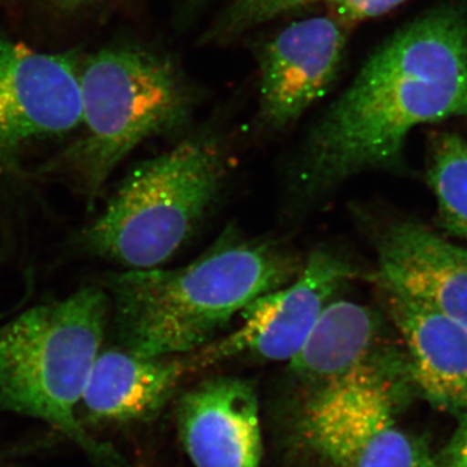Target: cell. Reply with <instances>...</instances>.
I'll list each match as a JSON object with an SVG mask.
<instances>
[{
	"instance_id": "5b68a950",
	"label": "cell",
	"mask_w": 467,
	"mask_h": 467,
	"mask_svg": "<svg viewBox=\"0 0 467 467\" xmlns=\"http://www.w3.org/2000/svg\"><path fill=\"white\" fill-rule=\"evenodd\" d=\"M227 171L216 138L196 134L181 140L128 174L103 214L82 234V247L130 269L162 265L214 207Z\"/></svg>"
},
{
	"instance_id": "8992f818",
	"label": "cell",
	"mask_w": 467,
	"mask_h": 467,
	"mask_svg": "<svg viewBox=\"0 0 467 467\" xmlns=\"http://www.w3.org/2000/svg\"><path fill=\"white\" fill-rule=\"evenodd\" d=\"M395 364L376 352L313 387L301 417L310 450L327 467H439L429 450L395 417Z\"/></svg>"
},
{
	"instance_id": "7c38bea8",
	"label": "cell",
	"mask_w": 467,
	"mask_h": 467,
	"mask_svg": "<svg viewBox=\"0 0 467 467\" xmlns=\"http://www.w3.org/2000/svg\"><path fill=\"white\" fill-rule=\"evenodd\" d=\"M407 344L409 373L427 400L467 411V328L441 310L402 292L383 290Z\"/></svg>"
},
{
	"instance_id": "9c48e42d",
	"label": "cell",
	"mask_w": 467,
	"mask_h": 467,
	"mask_svg": "<svg viewBox=\"0 0 467 467\" xmlns=\"http://www.w3.org/2000/svg\"><path fill=\"white\" fill-rule=\"evenodd\" d=\"M347 48L346 26L333 16L304 18L259 50L260 119L282 130L333 88Z\"/></svg>"
},
{
	"instance_id": "52a82bcc",
	"label": "cell",
	"mask_w": 467,
	"mask_h": 467,
	"mask_svg": "<svg viewBox=\"0 0 467 467\" xmlns=\"http://www.w3.org/2000/svg\"><path fill=\"white\" fill-rule=\"evenodd\" d=\"M355 275L352 264L333 251L313 252L294 281L244 306L236 330L190 355V371L238 358L290 362L326 306Z\"/></svg>"
},
{
	"instance_id": "2e32d148",
	"label": "cell",
	"mask_w": 467,
	"mask_h": 467,
	"mask_svg": "<svg viewBox=\"0 0 467 467\" xmlns=\"http://www.w3.org/2000/svg\"><path fill=\"white\" fill-rule=\"evenodd\" d=\"M316 2L318 0H232L209 26L202 42H232L254 27Z\"/></svg>"
},
{
	"instance_id": "7a4b0ae2",
	"label": "cell",
	"mask_w": 467,
	"mask_h": 467,
	"mask_svg": "<svg viewBox=\"0 0 467 467\" xmlns=\"http://www.w3.org/2000/svg\"><path fill=\"white\" fill-rule=\"evenodd\" d=\"M303 265L281 243L227 229L187 265L109 275L117 337L122 348L149 358L196 352L252 300L294 281Z\"/></svg>"
},
{
	"instance_id": "ac0fdd59",
	"label": "cell",
	"mask_w": 467,
	"mask_h": 467,
	"mask_svg": "<svg viewBox=\"0 0 467 467\" xmlns=\"http://www.w3.org/2000/svg\"><path fill=\"white\" fill-rule=\"evenodd\" d=\"M441 467H467V411L445 450Z\"/></svg>"
},
{
	"instance_id": "d6986e66",
	"label": "cell",
	"mask_w": 467,
	"mask_h": 467,
	"mask_svg": "<svg viewBox=\"0 0 467 467\" xmlns=\"http://www.w3.org/2000/svg\"><path fill=\"white\" fill-rule=\"evenodd\" d=\"M52 2L57 3V5L63 8L75 9L95 5V3L101 2V0H52Z\"/></svg>"
},
{
	"instance_id": "ffe728a7",
	"label": "cell",
	"mask_w": 467,
	"mask_h": 467,
	"mask_svg": "<svg viewBox=\"0 0 467 467\" xmlns=\"http://www.w3.org/2000/svg\"><path fill=\"white\" fill-rule=\"evenodd\" d=\"M186 5H201V3L205 2V0H183Z\"/></svg>"
},
{
	"instance_id": "9a60e30c",
	"label": "cell",
	"mask_w": 467,
	"mask_h": 467,
	"mask_svg": "<svg viewBox=\"0 0 467 467\" xmlns=\"http://www.w3.org/2000/svg\"><path fill=\"white\" fill-rule=\"evenodd\" d=\"M427 180L441 226L467 241V140L459 134H439L432 144Z\"/></svg>"
},
{
	"instance_id": "277c9868",
	"label": "cell",
	"mask_w": 467,
	"mask_h": 467,
	"mask_svg": "<svg viewBox=\"0 0 467 467\" xmlns=\"http://www.w3.org/2000/svg\"><path fill=\"white\" fill-rule=\"evenodd\" d=\"M85 137L64 156V167L95 202L119 162L159 135L180 133L196 94L168 55L142 46L117 45L79 67Z\"/></svg>"
},
{
	"instance_id": "44dd1931",
	"label": "cell",
	"mask_w": 467,
	"mask_h": 467,
	"mask_svg": "<svg viewBox=\"0 0 467 467\" xmlns=\"http://www.w3.org/2000/svg\"><path fill=\"white\" fill-rule=\"evenodd\" d=\"M0 319H2V315H0Z\"/></svg>"
},
{
	"instance_id": "e0dca14e",
	"label": "cell",
	"mask_w": 467,
	"mask_h": 467,
	"mask_svg": "<svg viewBox=\"0 0 467 467\" xmlns=\"http://www.w3.org/2000/svg\"><path fill=\"white\" fill-rule=\"evenodd\" d=\"M327 5L330 16L348 26L361 23L368 18L378 17L387 14L391 9L399 7L407 0H322Z\"/></svg>"
},
{
	"instance_id": "6da1fadb",
	"label": "cell",
	"mask_w": 467,
	"mask_h": 467,
	"mask_svg": "<svg viewBox=\"0 0 467 467\" xmlns=\"http://www.w3.org/2000/svg\"><path fill=\"white\" fill-rule=\"evenodd\" d=\"M467 119V12L445 7L377 48L309 131L295 174L301 198L400 158L417 126Z\"/></svg>"
},
{
	"instance_id": "30bf717a",
	"label": "cell",
	"mask_w": 467,
	"mask_h": 467,
	"mask_svg": "<svg viewBox=\"0 0 467 467\" xmlns=\"http://www.w3.org/2000/svg\"><path fill=\"white\" fill-rule=\"evenodd\" d=\"M181 442L195 467H260V407L250 380L214 377L181 398Z\"/></svg>"
},
{
	"instance_id": "5bb4252c",
	"label": "cell",
	"mask_w": 467,
	"mask_h": 467,
	"mask_svg": "<svg viewBox=\"0 0 467 467\" xmlns=\"http://www.w3.org/2000/svg\"><path fill=\"white\" fill-rule=\"evenodd\" d=\"M379 333V318L368 306L331 301L291 359L292 374L313 387L343 376L376 352Z\"/></svg>"
},
{
	"instance_id": "3957f363",
	"label": "cell",
	"mask_w": 467,
	"mask_h": 467,
	"mask_svg": "<svg viewBox=\"0 0 467 467\" xmlns=\"http://www.w3.org/2000/svg\"><path fill=\"white\" fill-rule=\"evenodd\" d=\"M109 308V294L91 285L34 306L0 328V413L43 420L104 465L117 457L86 431L78 407Z\"/></svg>"
},
{
	"instance_id": "4fadbf2b",
	"label": "cell",
	"mask_w": 467,
	"mask_h": 467,
	"mask_svg": "<svg viewBox=\"0 0 467 467\" xmlns=\"http://www.w3.org/2000/svg\"><path fill=\"white\" fill-rule=\"evenodd\" d=\"M186 373L187 358H149L125 348L104 350L95 359L86 384L79 420L85 426L150 420L167 404Z\"/></svg>"
},
{
	"instance_id": "8fae6325",
	"label": "cell",
	"mask_w": 467,
	"mask_h": 467,
	"mask_svg": "<svg viewBox=\"0 0 467 467\" xmlns=\"http://www.w3.org/2000/svg\"><path fill=\"white\" fill-rule=\"evenodd\" d=\"M382 290L402 292L467 328V247L420 223H393L377 244Z\"/></svg>"
},
{
	"instance_id": "ba28073f",
	"label": "cell",
	"mask_w": 467,
	"mask_h": 467,
	"mask_svg": "<svg viewBox=\"0 0 467 467\" xmlns=\"http://www.w3.org/2000/svg\"><path fill=\"white\" fill-rule=\"evenodd\" d=\"M81 121L75 55L34 50L0 32V161L32 140L69 133Z\"/></svg>"
}]
</instances>
